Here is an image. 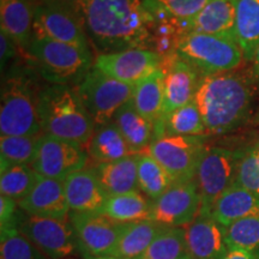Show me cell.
<instances>
[{
	"instance_id": "obj_46",
	"label": "cell",
	"mask_w": 259,
	"mask_h": 259,
	"mask_svg": "<svg viewBox=\"0 0 259 259\" xmlns=\"http://www.w3.org/2000/svg\"><path fill=\"white\" fill-rule=\"evenodd\" d=\"M255 144H258L259 145V131H258V137H257V143Z\"/></svg>"
},
{
	"instance_id": "obj_16",
	"label": "cell",
	"mask_w": 259,
	"mask_h": 259,
	"mask_svg": "<svg viewBox=\"0 0 259 259\" xmlns=\"http://www.w3.org/2000/svg\"><path fill=\"white\" fill-rule=\"evenodd\" d=\"M184 229L187 255L191 259H222L228 252L225 227L210 213L199 212Z\"/></svg>"
},
{
	"instance_id": "obj_30",
	"label": "cell",
	"mask_w": 259,
	"mask_h": 259,
	"mask_svg": "<svg viewBox=\"0 0 259 259\" xmlns=\"http://www.w3.org/2000/svg\"><path fill=\"white\" fill-rule=\"evenodd\" d=\"M235 40L245 59L252 60L259 46V0H236Z\"/></svg>"
},
{
	"instance_id": "obj_23",
	"label": "cell",
	"mask_w": 259,
	"mask_h": 259,
	"mask_svg": "<svg viewBox=\"0 0 259 259\" xmlns=\"http://www.w3.org/2000/svg\"><path fill=\"white\" fill-rule=\"evenodd\" d=\"M138 157L139 154L131 155L121 160L96 163L93 168L108 197L138 189Z\"/></svg>"
},
{
	"instance_id": "obj_35",
	"label": "cell",
	"mask_w": 259,
	"mask_h": 259,
	"mask_svg": "<svg viewBox=\"0 0 259 259\" xmlns=\"http://www.w3.org/2000/svg\"><path fill=\"white\" fill-rule=\"evenodd\" d=\"M40 136H2L0 158L11 164L31 166Z\"/></svg>"
},
{
	"instance_id": "obj_29",
	"label": "cell",
	"mask_w": 259,
	"mask_h": 259,
	"mask_svg": "<svg viewBox=\"0 0 259 259\" xmlns=\"http://www.w3.org/2000/svg\"><path fill=\"white\" fill-rule=\"evenodd\" d=\"M164 135L206 137L208 131L197 103L191 102L158 120L155 124V138Z\"/></svg>"
},
{
	"instance_id": "obj_17",
	"label": "cell",
	"mask_w": 259,
	"mask_h": 259,
	"mask_svg": "<svg viewBox=\"0 0 259 259\" xmlns=\"http://www.w3.org/2000/svg\"><path fill=\"white\" fill-rule=\"evenodd\" d=\"M164 71H166V78H164L163 108L158 120H162L171 112L193 102L202 78L200 73L193 66L178 57L170 60V64Z\"/></svg>"
},
{
	"instance_id": "obj_39",
	"label": "cell",
	"mask_w": 259,
	"mask_h": 259,
	"mask_svg": "<svg viewBox=\"0 0 259 259\" xmlns=\"http://www.w3.org/2000/svg\"><path fill=\"white\" fill-rule=\"evenodd\" d=\"M22 210L18 203L9 197L0 196V233L18 229V221Z\"/></svg>"
},
{
	"instance_id": "obj_11",
	"label": "cell",
	"mask_w": 259,
	"mask_h": 259,
	"mask_svg": "<svg viewBox=\"0 0 259 259\" xmlns=\"http://www.w3.org/2000/svg\"><path fill=\"white\" fill-rule=\"evenodd\" d=\"M18 231L50 259H67L78 250L70 216L66 219L40 218L22 211Z\"/></svg>"
},
{
	"instance_id": "obj_19",
	"label": "cell",
	"mask_w": 259,
	"mask_h": 259,
	"mask_svg": "<svg viewBox=\"0 0 259 259\" xmlns=\"http://www.w3.org/2000/svg\"><path fill=\"white\" fill-rule=\"evenodd\" d=\"M70 212L102 213L108 194L102 189L93 168L74 171L64 180Z\"/></svg>"
},
{
	"instance_id": "obj_34",
	"label": "cell",
	"mask_w": 259,
	"mask_h": 259,
	"mask_svg": "<svg viewBox=\"0 0 259 259\" xmlns=\"http://www.w3.org/2000/svg\"><path fill=\"white\" fill-rule=\"evenodd\" d=\"M187 255L185 229L181 227H166L141 259H183Z\"/></svg>"
},
{
	"instance_id": "obj_13",
	"label": "cell",
	"mask_w": 259,
	"mask_h": 259,
	"mask_svg": "<svg viewBox=\"0 0 259 259\" xmlns=\"http://www.w3.org/2000/svg\"><path fill=\"white\" fill-rule=\"evenodd\" d=\"M163 59L156 52L144 48H131L114 53L97 54L94 67L119 82L136 84L162 66Z\"/></svg>"
},
{
	"instance_id": "obj_44",
	"label": "cell",
	"mask_w": 259,
	"mask_h": 259,
	"mask_svg": "<svg viewBox=\"0 0 259 259\" xmlns=\"http://www.w3.org/2000/svg\"><path fill=\"white\" fill-rule=\"evenodd\" d=\"M82 257L83 259H112L109 257H96V255H90L87 253H82Z\"/></svg>"
},
{
	"instance_id": "obj_1",
	"label": "cell",
	"mask_w": 259,
	"mask_h": 259,
	"mask_svg": "<svg viewBox=\"0 0 259 259\" xmlns=\"http://www.w3.org/2000/svg\"><path fill=\"white\" fill-rule=\"evenodd\" d=\"M82 18L99 54L131 48L151 50L154 17L143 0H88Z\"/></svg>"
},
{
	"instance_id": "obj_20",
	"label": "cell",
	"mask_w": 259,
	"mask_h": 259,
	"mask_svg": "<svg viewBox=\"0 0 259 259\" xmlns=\"http://www.w3.org/2000/svg\"><path fill=\"white\" fill-rule=\"evenodd\" d=\"M210 215L223 227L242 219L259 218V197L234 184L213 203Z\"/></svg>"
},
{
	"instance_id": "obj_4",
	"label": "cell",
	"mask_w": 259,
	"mask_h": 259,
	"mask_svg": "<svg viewBox=\"0 0 259 259\" xmlns=\"http://www.w3.org/2000/svg\"><path fill=\"white\" fill-rule=\"evenodd\" d=\"M28 52L52 84L78 85L94 66L92 51L64 42L32 37Z\"/></svg>"
},
{
	"instance_id": "obj_27",
	"label": "cell",
	"mask_w": 259,
	"mask_h": 259,
	"mask_svg": "<svg viewBox=\"0 0 259 259\" xmlns=\"http://www.w3.org/2000/svg\"><path fill=\"white\" fill-rule=\"evenodd\" d=\"M89 154L97 163L113 162L136 155L113 120L96 126L89 143Z\"/></svg>"
},
{
	"instance_id": "obj_36",
	"label": "cell",
	"mask_w": 259,
	"mask_h": 259,
	"mask_svg": "<svg viewBox=\"0 0 259 259\" xmlns=\"http://www.w3.org/2000/svg\"><path fill=\"white\" fill-rule=\"evenodd\" d=\"M228 250H242L259 253V218H247L225 227Z\"/></svg>"
},
{
	"instance_id": "obj_5",
	"label": "cell",
	"mask_w": 259,
	"mask_h": 259,
	"mask_svg": "<svg viewBox=\"0 0 259 259\" xmlns=\"http://www.w3.org/2000/svg\"><path fill=\"white\" fill-rule=\"evenodd\" d=\"M176 54L193 66L200 76L234 71L244 60L238 42L233 38L190 31L178 40Z\"/></svg>"
},
{
	"instance_id": "obj_33",
	"label": "cell",
	"mask_w": 259,
	"mask_h": 259,
	"mask_svg": "<svg viewBox=\"0 0 259 259\" xmlns=\"http://www.w3.org/2000/svg\"><path fill=\"white\" fill-rule=\"evenodd\" d=\"M2 162L0 170V192L2 196L19 202L28 196L36 184L38 174L31 166L25 164H11L6 161Z\"/></svg>"
},
{
	"instance_id": "obj_38",
	"label": "cell",
	"mask_w": 259,
	"mask_h": 259,
	"mask_svg": "<svg viewBox=\"0 0 259 259\" xmlns=\"http://www.w3.org/2000/svg\"><path fill=\"white\" fill-rule=\"evenodd\" d=\"M236 185L251 191L259 197V145L241 150L235 177Z\"/></svg>"
},
{
	"instance_id": "obj_48",
	"label": "cell",
	"mask_w": 259,
	"mask_h": 259,
	"mask_svg": "<svg viewBox=\"0 0 259 259\" xmlns=\"http://www.w3.org/2000/svg\"><path fill=\"white\" fill-rule=\"evenodd\" d=\"M67 259H73V258H67Z\"/></svg>"
},
{
	"instance_id": "obj_6",
	"label": "cell",
	"mask_w": 259,
	"mask_h": 259,
	"mask_svg": "<svg viewBox=\"0 0 259 259\" xmlns=\"http://www.w3.org/2000/svg\"><path fill=\"white\" fill-rule=\"evenodd\" d=\"M37 97L24 77H10L3 84L0 105L2 136H40Z\"/></svg>"
},
{
	"instance_id": "obj_41",
	"label": "cell",
	"mask_w": 259,
	"mask_h": 259,
	"mask_svg": "<svg viewBox=\"0 0 259 259\" xmlns=\"http://www.w3.org/2000/svg\"><path fill=\"white\" fill-rule=\"evenodd\" d=\"M222 259H259V253L242 250H228Z\"/></svg>"
},
{
	"instance_id": "obj_15",
	"label": "cell",
	"mask_w": 259,
	"mask_h": 259,
	"mask_svg": "<svg viewBox=\"0 0 259 259\" xmlns=\"http://www.w3.org/2000/svg\"><path fill=\"white\" fill-rule=\"evenodd\" d=\"M202 208L196 183H176L154 200L153 220L164 227L189 226Z\"/></svg>"
},
{
	"instance_id": "obj_12",
	"label": "cell",
	"mask_w": 259,
	"mask_h": 259,
	"mask_svg": "<svg viewBox=\"0 0 259 259\" xmlns=\"http://www.w3.org/2000/svg\"><path fill=\"white\" fill-rule=\"evenodd\" d=\"M88 153L83 145L51 135H41L31 167L38 176L65 180L70 174L85 168Z\"/></svg>"
},
{
	"instance_id": "obj_26",
	"label": "cell",
	"mask_w": 259,
	"mask_h": 259,
	"mask_svg": "<svg viewBox=\"0 0 259 259\" xmlns=\"http://www.w3.org/2000/svg\"><path fill=\"white\" fill-rule=\"evenodd\" d=\"M154 200L138 190L111 196L107 199L103 215L119 223H132L153 220Z\"/></svg>"
},
{
	"instance_id": "obj_3",
	"label": "cell",
	"mask_w": 259,
	"mask_h": 259,
	"mask_svg": "<svg viewBox=\"0 0 259 259\" xmlns=\"http://www.w3.org/2000/svg\"><path fill=\"white\" fill-rule=\"evenodd\" d=\"M37 111L44 134L89 145L96 125L76 87L52 84L37 94Z\"/></svg>"
},
{
	"instance_id": "obj_14",
	"label": "cell",
	"mask_w": 259,
	"mask_h": 259,
	"mask_svg": "<svg viewBox=\"0 0 259 259\" xmlns=\"http://www.w3.org/2000/svg\"><path fill=\"white\" fill-rule=\"evenodd\" d=\"M70 220L80 254L96 257H105L113 250L125 227V223L113 221L103 213L70 212Z\"/></svg>"
},
{
	"instance_id": "obj_9",
	"label": "cell",
	"mask_w": 259,
	"mask_h": 259,
	"mask_svg": "<svg viewBox=\"0 0 259 259\" xmlns=\"http://www.w3.org/2000/svg\"><path fill=\"white\" fill-rule=\"evenodd\" d=\"M241 150L222 147H208L204 151L194 177L202 200L200 212L210 213L219 197L234 185Z\"/></svg>"
},
{
	"instance_id": "obj_21",
	"label": "cell",
	"mask_w": 259,
	"mask_h": 259,
	"mask_svg": "<svg viewBox=\"0 0 259 259\" xmlns=\"http://www.w3.org/2000/svg\"><path fill=\"white\" fill-rule=\"evenodd\" d=\"M235 17L236 0H209L190 22L189 32L197 31L235 40Z\"/></svg>"
},
{
	"instance_id": "obj_28",
	"label": "cell",
	"mask_w": 259,
	"mask_h": 259,
	"mask_svg": "<svg viewBox=\"0 0 259 259\" xmlns=\"http://www.w3.org/2000/svg\"><path fill=\"white\" fill-rule=\"evenodd\" d=\"M164 78H166V71L162 66L158 67L156 71L136 84L134 96L131 99L137 111L150 119L154 124L162 115Z\"/></svg>"
},
{
	"instance_id": "obj_42",
	"label": "cell",
	"mask_w": 259,
	"mask_h": 259,
	"mask_svg": "<svg viewBox=\"0 0 259 259\" xmlns=\"http://www.w3.org/2000/svg\"><path fill=\"white\" fill-rule=\"evenodd\" d=\"M57 2L61 3V4L69 6V8L76 10L77 12H79L80 15H82V9L83 6L85 5V3L88 2V0H57Z\"/></svg>"
},
{
	"instance_id": "obj_8",
	"label": "cell",
	"mask_w": 259,
	"mask_h": 259,
	"mask_svg": "<svg viewBox=\"0 0 259 259\" xmlns=\"http://www.w3.org/2000/svg\"><path fill=\"white\" fill-rule=\"evenodd\" d=\"M205 138L164 135L151 142L148 154L169 173L174 183H189L194 180L200 158L208 148Z\"/></svg>"
},
{
	"instance_id": "obj_25",
	"label": "cell",
	"mask_w": 259,
	"mask_h": 259,
	"mask_svg": "<svg viewBox=\"0 0 259 259\" xmlns=\"http://www.w3.org/2000/svg\"><path fill=\"white\" fill-rule=\"evenodd\" d=\"M113 121L136 154L148 149L154 141L155 124L137 111L131 100L115 113Z\"/></svg>"
},
{
	"instance_id": "obj_47",
	"label": "cell",
	"mask_w": 259,
	"mask_h": 259,
	"mask_svg": "<svg viewBox=\"0 0 259 259\" xmlns=\"http://www.w3.org/2000/svg\"><path fill=\"white\" fill-rule=\"evenodd\" d=\"M183 259H191V258H190V257H189V255H185V257H184V258H183Z\"/></svg>"
},
{
	"instance_id": "obj_31",
	"label": "cell",
	"mask_w": 259,
	"mask_h": 259,
	"mask_svg": "<svg viewBox=\"0 0 259 259\" xmlns=\"http://www.w3.org/2000/svg\"><path fill=\"white\" fill-rule=\"evenodd\" d=\"M143 3L154 19L176 22L183 34H186L190 22L202 11L209 0H143Z\"/></svg>"
},
{
	"instance_id": "obj_43",
	"label": "cell",
	"mask_w": 259,
	"mask_h": 259,
	"mask_svg": "<svg viewBox=\"0 0 259 259\" xmlns=\"http://www.w3.org/2000/svg\"><path fill=\"white\" fill-rule=\"evenodd\" d=\"M252 66H253V73L254 76L259 79V46L255 50L253 58H252Z\"/></svg>"
},
{
	"instance_id": "obj_37",
	"label": "cell",
	"mask_w": 259,
	"mask_h": 259,
	"mask_svg": "<svg viewBox=\"0 0 259 259\" xmlns=\"http://www.w3.org/2000/svg\"><path fill=\"white\" fill-rule=\"evenodd\" d=\"M0 259H50L18 229L0 233Z\"/></svg>"
},
{
	"instance_id": "obj_32",
	"label": "cell",
	"mask_w": 259,
	"mask_h": 259,
	"mask_svg": "<svg viewBox=\"0 0 259 259\" xmlns=\"http://www.w3.org/2000/svg\"><path fill=\"white\" fill-rule=\"evenodd\" d=\"M138 189L151 200L157 199L174 185L169 173L149 154H139Z\"/></svg>"
},
{
	"instance_id": "obj_2",
	"label": "cell",
	"mask_w": 259,
	"mask_h": 259,
	"mask_svg": "<svg viewBox=\"0 0 259 259\" xmlns=\"http://www.w3.org/2000/svg\"><path fill=\"white\" fill-rule=\"evenodd\" d=\"M253 80L245 72L202 76L194 102L208 135H225L247 120L253 100Z\"/></svg>"
},
{
	"instance_id": "obj_7",
	"label": "cell",
	"mask_w": 259,
	"mask_h": 259,
	"mask_svg": "<svg viewBox=\"0 0 259 259\" xmlns=\"http://www.w3.org/2000/svg\"><path fill=\"white\" fill-rule=\"evenodd\" d=\"M76 90L95 125L100 126L112 121L115 113L132 99L135 85L119 82L93 66Z\"/></svg>"
},
{
	"instance_id": "obj_45",
	"label": "cell",
	"mask_w": 259,
	"mask_h": 259,
	"mask_svg": "<svg viewBox=\"0 0 259 259\" xmlns=\"http://www.w3.org/2000/svg\"><path fill=\"white\" fill-rule=\"evenodd\" d=\"M253 122H254V124H257V125H259V108L257 109V112H255V114H254V118H253Z\"/></svg>"
},
{
	"instance_id": "obj_40",
	"label": "cell",
	"mask_w": 259,
	"mask_h": 259,
	"mask_svg": "<svg viewBox=\"0 0 259 259\" xmlns=\"http://www.w3.org/2000/svg\"><path fill=\"white\" fill-rule=\"evenodd\" d=\"M17 44L5 34L4 31H0V59H2V71H4V67L8 65V63L16 54V48H17Z\"/></svg>"
},
{
	"instance_id": "obj_24",
	"label": "cell",
	"mask_w": 259,
	"mask_h": 259,
	"mask_svg": "<svg viewBox=\"0 0 259 259\" xmlns=\"http://www.w3.org/2000/svg\"><path fill=\"white\" fill-rule=\"evenodd\" d=\"M34 9L29 0H0L2 31L21 48H29L32 40Z\"/></svg>"
},
{
	"instance_id": "obj_22",
	"label": "cell",
	"mask_w": 259,
	"mask_h": 259,
	"mask_svg": "<svg viewBox=\"0 0 259 259\" xmlns=\"http://www.w3.org/2000/svg\"><path fill=\"white\" fill-rule=\"evenodd\" d=\"M164 228L166 227L154 220L125 223L118 242L105 257L112 259H141L151 242Z\"/></svg>"
},
{
	"instance_id": "obj_10",
	"label": "cell",
	"mask_w": 259,
	"mask_h": 259,
	"mask_svg": "<svg viewBox=\"0 0 259 259\" xmlns=\"http://www.w3.org/2000/svg\"><path fill=\"white\" fill-rule=\"evenodd\" d=\"M32 37L47 38L90 50L82 15L57 0H44L35 6Z\"/></svg>"
},
{
	"instance_id": "obj_18",
	"label": "cell",
	"mask_w": 259,
	"mask_h": 259,
	"mask_svg": "<svg viewBox=\"0 0 259 259\" xmlns=\"http://www.w3.org/2000/svg\"><path fill=\"white\" fill-rule=\"evenodd\" d=\"M22 211L40 218L66 219L70 208L63 180L38 176L36 184L25 198L18 202Z\"/></svg>"
}]
</instances>
